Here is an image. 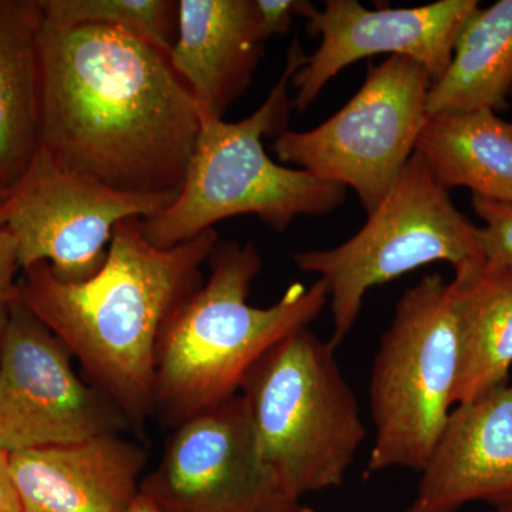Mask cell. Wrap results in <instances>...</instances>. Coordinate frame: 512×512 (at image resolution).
<instances>
[{"label": "cell", "mask_w": 512, "mask_h": 512, "mask_svg": "<svg viewBox=\"0 0 512 512\" xmlns=\"http://www.w3.org/2000/svg\"><path fill=\"white\" fill-rule=\"evenodd\" d=\"M39 63L40 151L113 190L180 192L201 114L167 53L126 30L42 18Z\"/></svg>", "instance_id": "cell-1"}, {"label": "cell", "mask_w": 512, "mask_h": 512, "mask_svg": "<svg viewBox=\"0 0 512 512\" xmlns=\"http://www.w3.org/2000/svg\"><path fill=\"white\" fill-rule=\"evenodd\" d=\"M217 231L174 248L151 244L141 220L120 222L103 266L64 282L46 262L23 271L19 302L62 340L131 427L154 414L158 339L175 309L197 291Z\"/></svg>", "instance_id": "cell-2"}, {"label": "cell", "mask_w": 512, "mask_h": 512, "mask_svg": "<svg viewBox=\"0 0 512 512\" xmlns=\"http://www.w3.org/2000/svg\"><path fill=\"white\" fill-rule=\"evenodd\" d=\"M211 274L165 323L158 339L154 413L180 426L241 392L251 367L296 330L309 328L328 303L322 279L293 284L269 308L249 305L262 269L254 242H218Z\"/></svg>", "instance_id": "cell-3"}, {"label": "cell", "mask_w": 512, "mask_h": 512, "mask_svg": "<svg viewBox=\"0 0 512 512\" xmlns=\"http://www.w3.org/2000/svg\"><path fill=\"white\" fill-rule=\"evenodd\" d=\"M305 60L301 42L293 40L281 79L247 119L201 117L180 192L163 211L141 220L151 244L174 248L238 215H255L282 232L296 218L329 214L345 202L342 185L276 164L265 151V137L286 131L292 111L289 84Z\"/></svg>", "instance_id": "cell-4"}, {"label": "cell", "mask_w": 512, "mask_h": 512, "mask_svg": "<svg viewBox=\"0 0 512 512\" xmlns=\"http://www.w3.org/2000/svg\"><path fill=\"white\" fill-rule=\"evenodd\" d=\"M335 352L309 328L296 330L251 367L239 392L262 458L296 500L342 485L366 439Z\"/></svg>", "instance_id": "cell-5"}, {"label": "cell", "mask_w": 512, "mask_h": 512, "mask_svg": "<svg viewBox=\"0 0 512 512\" xmlns=\"http://www.w3.org/2000/svg\"><path fill=\"white\" fill-rule=\"evenodd\" d=\"M298 268L320 276L328 288L338 349L355 328L363 299L373 286L392 282L433 262H448L454 272L483 264L478 227L457 210L414 151L383 201L359 231L332 249L293 256Z\"/></svg>", "instance_id": "cell-6"}, {"label": "cell", "mask_w": 512, "mask_h": 512, "mask_svg": "<svg viewBox=\"0 0 512 512\" xmlns=\"http://www.w3.org/2000/svg\"><path fill=\"white\" fill-rule=\"evenodd\" d=\"M458 348L450 282L426 275L397 301L373 360L369 473L426 466L454 406Z\"/></svg>", "instance_id": "cell-7"}, {"label": "cell", "mask_w": 512, "mask_h": 512, "mask_svg": "<svg viewBox=\"0 0 512 512\" xmlns=\"http://www.w3.org/2000/svg\"><path fill=\"white\" fill-rule=\"evenodd\" d=\"M431 74L389 56L370 66L359 92L325 123L276 137L279 161L326 183L352 188L372 214L409 163L427 121Z\"/></svg>", "instance_id": "cell-8"}, {"label": "cell", "mask_w": 512, "mask_h": 512, "mask_svg": "<svg viewBox=\"0 0 512 512\" xmlns=\"http://www.w3.org/2000/svg\"><path fill=\"white\" fill-rule=\"evenodd\" d=\"M178 194H130L64 170L37 148L28 170L0 201V228L18 245L20 269L46 262L64 282L103 266L120 222L163 211Z\"/></svg>", "instance_id": "cell-9"}, {"label": "cell", "mask_w": 512, "mask_h": 512, "mask_svg": "<svg viewBox=\"0 0 512 512\" xmlns=\"http://www.w3.org/2000/svg\"><path fill=\"white\" fill-rule=\"evenodd\" d=\"M141 494L161 512H298L259 451L242 394L174 427Z\"/></svg>", "instance_id": "cell-10"}, {"label": "cell", "mask_w": 512, "mask_h": 512, "mask_svg": "<svg viewBox=\"0 0 512 512\" xmlns=\"http://www.w3.org/2000/svg\"><path fill=\"white\" fill-rule=\"evenodd\" d=\"M72 353L18 302L0 353V446L9 454L120 434L124 414L77 376Z\"/></svg>", "instance_id": "cell-11"}, {"label": "cell", "mask_w": 512, "mask_h": 512, "mask_svg": "<svg viewBox=\"0 0 512 512\" xmlns=\"http://www.w3.org/2000/svg\"><path fill=\"white\" fill-rule=\"evenodd\" d=\"M477 0H440L417 8L366 9L356 0H328L309 13V35L320 45L292 77V109L303 113L323 87L350 64L376 55L406 57L439 80L450 66L454 46Z\"/></svg>", "instance_id": "cell-12"}, {"label": "cell", "mask_w": 512, "mask_h": 512, "mask_svg": "<svg viewBox=\"0 0 512 512\" xmlns=\"http://www.w3.org/2000/svg\"><path fill=\"white\" fill-rule=\"evenodd\" d=\"M406 512L512 504V383L450 412Z\"/></svg>", "instance_id": "cell-13"}, {"label": "cell", "mask_w": 512, "mask_h": 512, "mask_svg": "<svg viewBox=\"0 0 512 512\" xmlns=\"http://www.w3.org/2000/svg\"><path fill=\"white\" fill-rule=\"evenodd\" d=\"M146 450L104 434L10 454L20 512H128L141 494Z\"/></svg>", "instance_id": "cell-14"}, {"label": "cell", "mask_w": 512, "mask_h": 512, "mask_svg": "<svg viewBox=\"0 0 512 512\" xmlns=\"http://www.w3.org/2000/svg\"><path fill=\"white\" fill-rule=\"evenodd\" d=\"M255 0H180L168 53L201 117L224 119L249 87L266 42Z\"/></svg>", "instance_id": "cell-15"}, {"label": "cell", "mask_w": 512, "mask_h": 512, "mask_svg": "<svg viewBox=\"0 0 512 512\" xmlns=\"http://www.w3.org/2000/svg\"><path fill=\"white\" fill-rule=\"evenodd\" d=\"M458 326L454 406L510 383L512 265L483 264L454 272L450 282Z\"/></svg>", "instance_id": "cell-16"}, {"label": "cell", "mask_w": 512, "mask_h": 512, "mask_svg": "<svg viewBox=\"0 0 512 512\" xmlns=\"http://www.w3.org/2000/svg\"><path fill=\"white\" fill-rule=\"evenodd\" d=\"M416 151L434 180L450 191L512 204V123L491 110L427 117Z\"/></svg>", "instance_id": "cell-17"}, {"label": "cell", "mask_w": 512, "mask_h": 512, "mask_svg": "<svg viewBox=\"0 0 512 512\" xmlns=\"http://www.w3.org/2000/svg\"><path fill=\"white\" fill-rule=\"evenodd\" d=\"M39 0H0V187H12L39 148Z\"/></svg>", "instance_id": "cell-18"}, {"label": "cell", "mask_w": 512, "mask_h": 512, "mask_svg": "<svg viewBox=\"0 0 512 512\" xmlns=\"http://www.w3.org/2000/svg\"><path fill=\"white\" fill-rule=\"evenodd\" d=\"M512 94V0L478 8L454 46L453 59L427 94V116L508 109Z\"/></svg>", "instance_id": "cell-19"}, {"label": "cell", "mask_w": 512, "mask_h": 512, "mask_svg": "<svg viewBox=\"0 0 512 512\" xmlns=\"http://www.w3.org/2000/svg\"><path fill=\"white\" fill-rule=\"evenodd\" d=\"M42 18L57 26H107L133 33L164 53L177 39L174 0H39Z\"/></svg>", "instance_id": "cell-20"}, {"label": "cell", "mask_w": 512, "mask_h": 512, "mask_svg": "<svg viewBox=\"0 0 512 512\" xmlns=\"http://www.w3.org/2000/svg\"><path fill=\"white\" fill-rule=\"evenodd\" d=\"M473 208L484 221L478 237L485 261L512 265V204L473 197Z\"/></svg>", "instance_id": "cell-21"}, {"label": "cell", "mask_w": 512, "mask_h": 512, "mask_svg": "<svg viewBox=\"0 0 512 512\" xmlns=\"http://www.w3.org/2000/svg\"><path fill=\"white\" fill-rule=\"evenodd\" d=\"M255 3L266 39L286 35L295 16L306 19L315 8L311 2L305 0H255Z\"/></svg>", "instance_id": "cell-22"}, {"label": "cell", "mask_w": 512, "mask_h": 512, "mask_svg": "<svg viewBox=\"0 0 512 512\" xmlns=\"http://www.w3.org/2000/svg\"><path fill=\"white\" fill-rule=\"evenodd\" d=\"M20 271L18 245L8 229L0 228V309L19 302Z\"/></svg>", "instance_id": "cell-23"}, {"label": "cell", "mask_w": 512, "mask_h": 512, "mask_svg": "<svg viewBox=\"0 0 512 512\" xmlns=\"http://www.w3.org/2000/svg\"><path fill=\"white\" fill-rule=\"evenodd\" d=\"M0 512H20L18 495L10 476V454L0 446Z\"/></svg>", "instance_id": "cell-24"}, {"label": "cell", "mask_w": 512, "mask_h": 512, "mask_svg": "<svg viewBox=\"0 0 512 512\" xmlns=\"http://www.w3.org/2000/svg\"><path fill=\"white\" fill-rule=\"evenodd\" d=\"M128 512H161L158 510L156 505L151 503L150 500H148L147 497H144L143 494H140V497L137 498L136 503H134L133 507H131V510Z\"/></svg>", "instance_id": "cell-25"}, {"label": "cell", "mask_w": 512, "mask_h": 512, "mask_svg": "<svg viewBox=\"0 0 512 512\" xmlns=\"http://www.w3.org/2000/svg\"><path fill=\"white\" fill-rule=\"evenodd\" d=\"M9 309H0V353H2L3 336H5L6 326H8Z\"/></svg>", "instance_id": "cell-26"}, {"label": "cell", "mask_w": 512, "mask_h": 512, "mask_svg": "<svg viewBox=\"0 0 512 512\" xmlns=\"http://www.w3.org/2000/svg\"><path fill=\"white\" fill-rule=\"evenodd\" d=\"M494 512H512V504L505 505V507L495 508Z\"/></svg>", "instance_id": "cell-27"}, {"label": "cell", "mask_w": 512, "mask_h": 512, "mask_svg": "<svg viewBox=\"0 0 512 512\" xmlns=\"http://www.w3.org/2000/svg\"><path fill=\"white\" fill-rule=\"evenodd\" d=\"M6 190L5 188L0 187V201L3 200V197H5Z\"/></svg>", "instance_id": "cell-28"}, {"label": "cell", "mask_w": 512, "mask_h": 512, "mask_svg": "<svg viewBox=\"0 0 512 512\" xmlns=\"http://www.w3.org/2000/svg\"><path fill=\"white\" fill-rule=\"evenodd\" d=\"M298 512H315L313 510H311V508H299Z\"/></svg>", "instance_id": "cell-29"}]
</instances>
